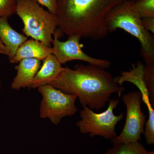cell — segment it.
<instances>
[{"label":"cell","instance_id":"cell-19","mask_svg":"<svg viewBox=\"0 0 154 154\" xmlns=\"http://www.w3.org/2000/svg\"><path fill=\"white\" fill-rule=\"evenodd\" d=\"M59 0H36L42 7H45L51 13L56 15Z\"/></svg>","mask_w":154,"mask_h":154},{"label":"cell","instance_id":"cell-4","mask_svg":"<svg viewBox=\"0 0 154 154\" xmlns=\"http://www.w3.org/2000/svg\"><path fill=\"white\" fill-rule=\"evenodd\" d=\"M16 14L24 24L22 31L27 37L51 47L58 26L56 15L45 10L36 0H18Z\"/></svg>","mask_w":154,"mask_h":154},{"label":"cell","instance_id":"cell-1","mask_svg":"<svg viewBox=\"0 0 154 154\" xmlns=\"http://www.w3.org/2000/svg\"><path fill=\"white\" fill-rule=\"evenodd\" d=\"M50 85L65 94L76 95L83 107L97 110L106 106L112 94L120 97L125 91L105 69L92 64L76 65L73 69L63 67Z\"/></svg>","mask_w":154,"mask_h":154},{"label":"cell","instance_id":"cell-20","mask_svg":"<svg viewBox=\"0 0 154 154\" xmlns=\"http://www.w3.org/2000/svg\"><path fill=\"white\" fill-rule=\"evenodd\" d=\"M143 25L146 30L154 34V18H148L142 19Z\"/></svg>","mask_w":154,"mask_h":154},{"label":"cell","instance_id":"cell-17","mask_svg":"<svg viewBox=\"0 0 154 154\" xmlns=\"http://www.w3.org/2000/svg\"><path fill=\"white\" fill-rule=\"evenodd\" d=\"M18 0H0V17L8 18L17 12Z\"/></svg>","mask_w":154,"mask_h":154},{"label":"cell","instance_id":"cell-15","mask_svg":"<svg viewBox=\"0 0 154 154\" xmlns=\"http://www.w3.org/2000/svg\"><path fill=\"white\" fill-rule=\"evenodd\" d=\"M132 5L142 19L154 18V0H137L132 2Z\"/></svg>","mask_w":154,"mask_h":154},{"label":"cell","instance_id":"cell-14","mask_svg":"<svg viewBox=\"0 0 154 154\" xmlns=\"http://www.w3.org/2000/svg\"><path fill=\"white\" fill-rule=\"evenodd\" d=\"M113 145L105 154H149V152L138 141Z\"/></svg>","mask_w":154,"mask_h":154},{"label":"cell","instance_id":"cell-12","mask_svg":"<svg viewBox=\"0 0 154 154\" xmlns=\"http://www.w3.org/2000/svg\"><path fill=\"white\" fill-rule=\"evenodd\" d=\"M52 48L48 47L41 42L32 38L27 40L20 45L10 62L17 63L22 60L27 58L43 61L50 54H52Z\"/></svg>","mask_w":154,"mask_h":154},{"label":"cell","instance_id":"cell-9","mask_svg":"<svg viewBox=\"0 0 154 154\" xmlns=\"http://www.w3.org/2000/svg\"><path fill=\"white\" fill-rule=\"evenodd\" d=\"M41 61L34 58L24 59L20 61L19 65L15 67L17 74L11 84V88L15 90L30 88L35 75L40 69Z\"/></svg>","mask_w":154,"mask_h":154},{"label":"cell","instance_id":"cell-22","mask_svg":"<svg viewBox=\"0 0 154 154\" xmlns=\"http://www.w3.org/2000/svg\"><path fill=\"white\" fill-rule=\"evenodd\" d=\"M128 1H129V2H136V1H137V0H128Z\"/></svg>","mask_w":154,"mask_h":154},{"label":"cell","instance_id":"cell-21","mask_svg":"<svg viewBox=\"0 0 154 154\" xmlns=\"http://www.w3.org/2000/svg\"><path fill=\"white\" fill-rule=\"evenodd\" d=\"M0 50L2 51L4 53V54L6 55V51L5 47V45L3 44L1 40H0Z\"/></svg>","mask_w":154,"mask_h":154},{"label":"cell","instance_id":"cell-11","mask_svg":"<svg viewBox=\"0 0 154 154\" xmlns=\"http://www.w3.org/2000/svg\"><path fill=\"white\" fill-rule=\"evenodd\" d=\"M43 61L42 66L35 75L30 88L35 89L50 85L63 69L62 64L53 54H50Z\"/></svg>","mask_w":154,"mask_h":154},{"label":"cell","instance_id":"cell-13","mask_svg":"<svg viewBox=\"0 0 154 154\" xmlns=\"http://www.w3.org/2000/svg\"><path fill=\"white\" fill-rule=\"evenodd\" d=\"M144 66L143 64L138 63L137 66H134L133 69L129 72H123L121 73V76L115 78L116 81L120 86H122L125 82H129L134 83L140 90L142 94V98L146 105L148 110L153 109L152 106L149 99V93L146 85L143 79V70Z\"/></svg>","mask_w":154,"mask_h":154},{"label":"cell","instance_id":"cell-10","mask_svg":"<svg viewBox=\"0 0 154 154\" xmlns=\"http://www.w3.org/2000/svg\"><path fill=\"white\" fill-rule=\"evenodd\" d=\"M0 40L5 47L9 60L14 58L20 45L28 40L27 36L14 30L8 18L0 17Z\"/></svg>","mask_w":154,"mask_h":154},{"label":"cell","instance_id":"cell-2","mask_svg":"<svg viewBox=\"0 0 154 154\" xmlns=\"http://www.w3.org/2000/svg\"><path fill=\"white\" fill-rule=\"evenodd\" d=\"M125 0H59L55 34L76 35L101 40L108 35L106 20L116 6Z\"/></svg>","mask_w":154,"mask_h":154},{"label":"cell","instance_id":"cell-7","mask_svg":"<svg viewBox=\"0 0 154 154\" xmlns=\"http://www.w3.org/2000/svg\"><path fill=\"white\" fill-rule=\"evenodd\" d=\"M122 100L126 107V117L123 130L111 140L113 144L139 141L144 133L146 116L141 110L142 94L140 91L125 94Z\"/></svg>","mask_w":154,"mask_h":154},{"label":"cell","instance_id":"cell-16","mask_svg":"<svg viewBox=\"0 0 154 154\" xmlns=\"http://www.w3.org/2000/svg\"><path fill=\"white\" fill-rule=\"evenodd\" d=\"M143 79L149 93L152 106L154 104V65L146 64L143 67Z\"/></svg>","mask_w":154,"mask_h":154},{"label":"cell","instance_id":"cell-24","mask_svg":"<svg viewBox=\"0 0 154 154\" xmlns=\"http://www.w3.org/2000/svg\"><path fill=\"white\" fill-rule=\"evenodd\" d=\"M1 88H2V83H1V80H0V91H1Z\"/></svg>","mask_w":154,"mask_h":154},{"label":"cell","instance_id":"cell-3","mask_svg":"<svg viewBox=\"0 0 154 154\" xmlns=\"http://www.w3.org/2000/svg\"><path fill=\"white\" fill-rule=\"evenodd\" d=\"M108 33L123 29L140 42L141 54L146 64L154 65V38L144 27L142 18L134 11L132 2L125 0L113 8L106 20Z\"/></svg>","mask_w":154,"mask_h":154},{"label":"cell","instance_id":"cell-8","mask_svg":"<svg viewBox=\"0 0 154 154\" xmlns=\"http://www.w3.org/2000/svg\"><path fill=\"white\" fill-rule=\"evenodd\" d=\"M52 44V54L55 56L61 64L72 60H79L86 62L89 64L96 65L105 69L111 66L110 61L92 57L84 52L82 49V44L80 43L81 37L76 35L69 36L66 41L59 40L56 35H53Z\"/></svg>","mask_w":154,"mask_h":154},{"label":"cell","instance_id":"cell-18","mask_svg":"<svg viewBox=\"0 0 154 154\" xmlns=\"http://www.w3.org/2000/svg\"><path fill=\"white\" fill-rule=\"evenodd\" d=\"M145 137L148 145L154 144V114H149L148 120L146 122Z\"/></svg>","mask_w":154,"mask_h":154},{"label":"cell","instance_id":"cell-23","mask_svg":"<svg viewBox=\"0 0 154 154\" xmlns=\"http://www.w3.org/2000/svg\"><path fill=\"white\" fill-rule=\"evenodd\" d=\"M149 154H154V151H153L149 152Z\"/></svg>","mask_w":154,"mask_h":154},{"label":"cell","instance_id":"cell-5","mask_svg":"<svg viewBox=\"0 0 154 154\" xmlns=\"http://www.w3.org/2000/svg\"><path fill=\"white\" fill-rule=\"evenodd\" d=\"M119 103L118 99H110L107 110L99 113H95L89 107H83L80 112L82 119L76 123L80 132L89 133L91 137L99 136L110 140L116 137V126L124 117L122 113L118 116L113 113V110Z\"/></svg>","mask_w":154,"mask_h":154},{"label":"cell","instance_id":"cell-6","mask_svg":"<svg viewBox=\"0 0 154 154\" xmlns=\"http://www.w3.org/2000/svg\"><path fill=\"white\" fill-rule=\"evenodd\" d=\"M38 88L42 97L39 110L41 118L49 119L57 125L63 117L76 113V95L65 94L50 85Z\"/></svg>","mask_w":154,"mask_h":154},{"label":"cell","instance_id":"cell-25","mask_svg":"<svg viewBox=\"0 0 154 154\" xmlns=\"http://www.w3.org/2000/svg\"><path fill=\"white\" fill-rule=\"evenodd\" d=\"M0 54H4V53H3L2 51L1 50H0Z\"/></svg>","mask_w":154,"mask_h":154}]
</instances>
